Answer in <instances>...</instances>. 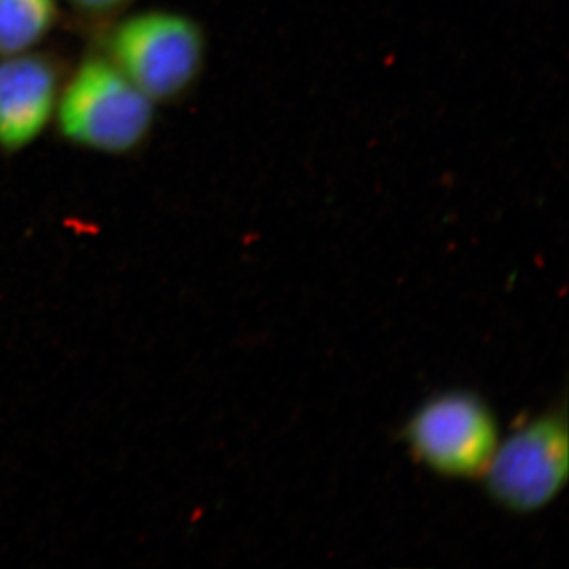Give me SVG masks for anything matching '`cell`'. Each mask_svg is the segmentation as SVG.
I'll use <instances>...</instances> for the list:
<instances>
[{"mask_svg":"<svg viewBox=\"0 0 569 569\" xmlns=\"http://www.w3.org/2000/svg\"><path fill=\"white\" fill-rule=\"evenodd\" d=\"M67 141L89 151L126 156L148 140L156 103L104 54H91L63 81L56 110Z\"/></svg>","mask_w":569,"mask_h":569,"instance_id":"cell-1","label":"cell"},{"mask_svg":"<svg viewBox=\"0 0 569 569\" xmlns=\"http://www.w3.org/2000/svg\"><path fill=\"white\" fill-rule=\"evenodd\" d=\"M102 54L153 103H168L186 96L200 78L206 39L192 18L148 10L116 22Z\"/></svg>","mask_w":569,"mask_h":569,"instance_id":"cell-2","label":"cell"},{"mask_svg":"<svg viewBox=\"0 0 569 569\" xmlns=\"http://www.w3.org/2000/svg\"><path fill=\"white\" fill-rule=\"evenodd\" d=\"M490 493L512 511L546 507L568 477V429L563 418L535 419L497 447L488 468Z\"/></svg>","mask_w":569,"mask_h":569,"instance_id":"cell-3","label":"cell"},{"mask_svg":"<svg viewBox=\"0 0 569 569\" xmlns=\"http://www.w3.org/2000/svg\"><path fill=\"white\" fill-rule=\"evenodd\" d=\"M418 458L448 477H475L488 468L498 447L488 408L468 395H447L419 408L408 426Z\"/></svg>","mask_w":569,"mask_h":569,"instance_id":"cell-4","label":"cell"},{"mask_svg":"<svg viewBox=\"0 0 569 569\" xmlns=\"http://www.w3.org/2000/svg\"><path fill=\"white\" fill-rule=\"evenodd\" d=\"M62 71L48 52L0 58V151L17 153L39 140L58 110Z\"/></svg>","mask_w":569,"mask_h":569,"instance_id":"cell-5","label":"cell"},{"mask_svg":"<svg viewBox=\"0 0 569 569\" xmlns=\"http://www.w3.org/2000/svg\"><path fill=\"white\" fill-rule=\"evenodd\" d=\"M58 20V0H0V58L36 50Z\"/></svg>","mask_w":569,"mask_h":569,"instance_id":"cell-6","label":"cell"},{"mask_svg":"<svg viewBox=\"0 0 569 569\" xmlns=\"http://www.w3.org/2000/svg\"><path fill=\"white\" fill-rule=\"evenodd\" d=\"M67 3L86 17L103 18L126 10L133 0H66Z\"/></svg>","mask_w":569,"mask_h":569,"instance_id":"cell-7","label":"cell"},{"mask_svg":"<svg viewBox=\"0 0 569 569\" xmlns=\"http://www.w3.org/2000/svg\"><path fill=\"white\" fill-rule=\"evenodd\" d=\"M203 508H200V507H197L193 509L192 512H190V516H189V522L190 523H197L198 520H201V518H203Z\"/></svg>","mask_w":569,"mask_h":569,"instance_id":"cell-8","label":"cell"}]
</instances>
